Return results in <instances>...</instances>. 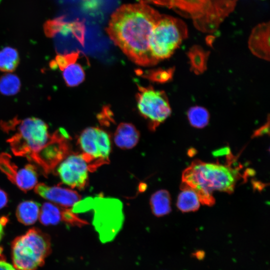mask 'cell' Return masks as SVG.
I'll return each instance as SVG.
<instances>
[{"mask_svg":"<svg viewBox=\"0 0 270 270\" xmlns=\"http://www.w3.org/2000/svg\"><path fill=\"white\" fill-rule=\"evenodd\" d=\"M70 136L66 131L60 128L55 131L46 144L28 158L42 168L45 174L51 172L70 152Z\"/></svg>","mask_w":270,"mask_h":270,"instance_id":"obj_10","label":"cell"},{"mask_svg":"<svg viewBox=\"0 0 270 270\" xmlns=\"http://www.w3.org/2000/svg\"><path fill=\"white\" fill-rule=\"evenodd\" d=\"M71 210L75 214L92 210L93 225L103 242L114 238L124 222L123 204L116 198L88 197L76 203Z\"/></svg>","mask_w":270,"mask_h":270,"instance_id":"obj_4","label":"cell"},{"mask_svg":"<svg viewBox=\"0 0 270 270\" xmlns=\"http://www.w3.org/2000/svg\"><path fill=\"white\" fill-rule=\"evenodd\" d=\"M88 167L82 154L68 155L60 164L58 174L64 184L72 188L84 189L88 182Z\"/></svg>","mask_w":270,"mask_h":270,"instance_id":"obj_11","label":"cell"},{"mask_svg":"<svg viewBox=\"0 0 270 270\" xmlns=\"http://www.w3.org/2000/svg\"><path fill=\"white\" fill-rule=\"evenodd\" d=\"M51 251L50 236L36 228L30 229L12 244V257L16 270H36Z\"/></svg>","mask_w":270,"mask_h":270,"instance_id":"obj_6","label":"cell"},{"mask_svg":"<svg viewBox=\"0 0 270 270\" xmlns=\"http://www.w3.org/2000/svg\"><path fill=\"white\" fill-rule=\"evenodd\" d=\"M64 208H60L51 203L45 202L40 214V220L45 226L55 225L62 221Z\"/></svg>","mask_w":270,"mask_h":270,"instance_id":"obj_21","label":"cell"},{"mask_svg":"<svg viewBox=\"0 0 270 270\" xmlns=\"http://www.w3.org/2000/svg\"><path fill=\"white\" fill-rule=\"evenodd\" d=\"M140 138L139 131L134 125L128 122H121L114 133L116 145L122 150H130L138 144Z\"/></svg>","mask_w":270,"mask_h":270,"instance_id":"obj_14","label":"cell"},{"mask_svg":"<svg viewBox=\"0 0 270 270\" xmlns=\"http://www.w3.org/2000/svg\"><path fill=\"white\" fill-rule=\"evenodd\" d=\"M21 86L18 77L14 74L7 73L0 77V92L5 96L16 94Z\"/></svg>","mask_w":270,"mask_h":270,"instance_id":"obj_24","label":"cell"},{"mask_svg":"<svg viewBox=\"0 0 270 270\" xmlns=\"http://www.w3.org/2000/svg\"><path fill=\"white\" fill-rule=\"evenodd\" d=\"M62 72L63 78L68 86H78L84 80V70L82 65L76 62L68 64Z\"/></svg>","mask_w":270,"mask_h":270,"instance_id":"obj_20","label":"cell"},{"mask_svg":"<svg viewBox=\"0 0 270 270\" xmlns=\"http://www.w3.org/2000/svg\"><path fill=\"white\" fill-rule=\"evenodd\" d=\"M8 202V197L6 192L0 189V209L4 207Z\"/></svg>","mask_w":270,"mask_h":270,"instance_id":"obj_28","label":"cell"},{"mask_svg":"<svg viewBox=\"0 0 270 270\" xmlns=\"http://www.w3.org/2000/svg\"><path fill=\"white\" fill-rule=\"evenodd\" d=\"M0 126L8 134L14 132L7 142L16 156L26 157L27 159L40 150L50 136L46 124L36 118L23 120L14 118L1 122Z\"/></svg>","mask_w":270,"mask_h":270,"instance_id":"obj_5","label":"cell"},{"mask_svg":"<svg viewBox=\"0 0 270 270\" xmlns=\"http://www.w3.org/2000/svg\"><path fill=\"white\" fill-rule=\"evenodd\" d=\"M80 55V52H72L66 54H58L53 62H51V67L58 68L62 71L70 64L77 62Z\"/></svg>","mask_w":270,"mask_h":270,"instance_id":"obj_27","label":"cell"},{"mask_svg":"<svg viewBox=\"0 0 270 270\" xmlns=\"http://www.w3.org/2000/svg\"><path fill=\"white\" fill-rule=\"evenodd\" d=\"M238 169L200 160L192 162L183 172V184L193 189L200 202L208 206L214 202V190L232 193L239 178Z\"/></svg>","mask_w":270,"mask_h":270,"instance_id":"obj_3","label":"cell"},{"mask_svg":"<svg viewBox=\"0 0 270 270\" xmlns=\"http://www.w3.org/2000/svg\"><path fill=\"white\" fill-rule=\"evenodd\" d=\"M270 22L259 24L251 32L248 47L257 57L270 60Z\"/></svg>","mask_w":270,"mask_h":270,"instance_id":"obj_13","label":"cell"},{"mask_svg":"<svg viewBox=\"0 0 270 270\" xmlns=\"http://www.w3.org/2000/svg\"><path fill=\"white\" fill-rule=\"evenodd\" d=\"M188 36L187 26L182 20L162 14L150 37L152 56L158 62L170 58Z\"/></svg>","mask_w":270,"mask_h":270,"instance_id":"obj_7","label":"cell"},{"mask_svg":"<svg viewBox=\"0 0 270 270\" xmlns=\"http://www.w3.org/2000/svg\"><path fill=\"white\" fill-rule=\"evenodd\" d=\"M200 200L196 192L192 188L183 184L180 193L177 206L182 212L196 210L200 206Z\"/></svg>","mask_w":270,"mask_h":270,"instance_id":"obj_17","label":"cell"},{"mask_svg":"<svg viewBox=\"0 0 270 270\" xmlns=\"http://www.w3.org/2000/svg\"><path fill=\"white\" fill-rule=\"evenodd\" d=\"M39 214V204L32 200H26L20 203L16 210L18 220L24 225L34 224L36 221Z\"/></svg>","mask_w":270,"mask_h":270,"instance_id":"obj_16","label":"cell"},{"mask_svg":"<svg viewBox=\"0 0 270 270\" xmlns=\"http://www.w3.org/2000/svg\"><path fill=\"white\" fill-rule=\"evenodd\" d=\"M162 14L147 4H124L112 14L106 31L132 62L140 66H154L158 62L151 54L149 40Z\"/></svg>","mask_w":270,"mask_h":270,"instance_id":"obj_1","label":"cell"},{"mask_svg":"<svg viewBox=\"0 0 270 270\" xmlns=\"http://www.w3.org/2000/svg\"><path fill=\"white\" fill-rule=\"evenodd\" d=\"M0 270H16L10 264L6 262L4 258H0Z\"/></svg>","mask_w":270,"mask_h":270,"instance_id":"obj_29","label":"cell"},{"mask_svg":"<svg viewBox=\"0 0 270 270\" xmlns=\"http://www.w3.org/2000/svg\"><path fill=\"white\" fill-rule=\"evenodd\" d=\"M174 72V68L167 70L158 69L148 71L146 77L154 82L162 83L170 81L172 78Z\"/></svg>","mask_w":270,"mask_h":270,"instance_id":"obj_26","label":"cell"},{"mask_svg":"<svg viewBox=\"0 0 270 270\" xmlns=\"http://www.w3.org/2000/svg\"><path fill=\"white\" fill-rule=\"evenodd\" d=\"M150 204L152 214L157 217L169 214L171 210L170 193L165 190L156 192L150 196Z\"/></svg>","mask_w":270,"mask_h":270,"instance_id":"obj_15","label":"cell"},{"mask_svg":"<svg viewBox=\"0 0 270 270\" xmlns=\"http://www.w3.org/2000/svg\"><path fill=\"white\" fill-rule=\"evenodd\" d=\"M34 192L42 197L64 208H72L82 200L76 191L59 186H51L40 183L36 186Z\"/></svg>","mask_w":270,"mask_h":270,"instance_id":"obj_12","label":"cell"},{"mask_svg":"<svg viewBox=\"0 0 270 270\" xmlns=\"http://www.w3.org/2000/svg\"><path fill=\"white\" fill-rule=\"evenodd\" d=\"M20 62L18 53L16 49L6 46L0 50V70L10 73L14 72Z\"/></svg>","mask_w":270,"mask_h":270,"instance_id":"obj_22","label":"cell"},{"mask_svg":"<svg viewBox=\"0 0 270 270\" xmlns=\"http://www.w3.org/2000/svg\"><path fill=\"white\" fill-rule=\"evenodd\" d=\"M20 169L12 160L10 156L6 153L0 154V170L14 184L19 174Z\"/></svg>","mask_w":270,"mask_h":270,"instance_id":"obj_25","label":"cell"},{"mask_svg":"<svg viewBox=\"0 0 270 270\" xmlns=\"http://www.w3.org/2000/svg\"><path fill=\"white\" fill-rule=\"evenodd\" d=\"M136 94L137 108L140 114L149 123L151 130H155L170 115L172 110L166 94L152 86L138 85Z\"/></svg>","mask_w":270,"mask_h":270,"instance_id":"obj_9","label":"cell"},{"mask_svg":"<svg viewBox=\"0 0 270 270\" xmlns=\"http://www.w3.org/2000/svg\"><path fill=\"white\" fill-rule=\"evenodd\" d=\"M37 182L36 168L34 166L28 164L20 168L14 184L22 190L26 192L32 188Z\"/></svg>","mask_w":270,"mask_h":270,"instance_id":"obj_19","label":"cell"},{"mask_svg":"<svg viewBox=\"0 0 270 270\" xmlns=\"http://www.w3.org/2000/svg\"><path fill=\"white\" fill-rule=\"evenodd\" d=\"M7 222V218H0V241L4 234V226Z\"/></svg>","mask_w":270,"mask_h":270,"instance_id":"obj_31","label":"cell"},{"mask_svg":"<svg viewBox=\"0 0 270 270\" xmlns=\"http://www.w3.org/2000/svg\"><path fill=\"white\" fill-rule=\"evenodd\" d=\"M164 6L190 20L195 28L206 33L216 32L234 10L238 0H137Z\"/></svg>","mask_w":270,"mask_h":270,"instance_id":"obj_2","label":"cell"},{"mask_svg":"<svg viewBox=\"0 0 270 270\" xmlns=\"http://www.w3.org/2000/svg\"><path fill=\"white\" fill-rule=\"evenodd\" d=\"M88 170L94 171L98 166L109 162L111 150L108 134L96 127H88L81 132L78 141Z\"/></svg>","mask_w":270,"mask_h":270,"instance_id":"obj_8","label":"cell"},{"mask_svg":"<svg viewBox=\"0 0 270 270\" xmlns=\"http://www.w3.org/2000/svg\"><path fill=\"white\" fill-rule=\"evenodd\" d=\"M269 119V118H268ZM268 119V121L267 124H266L262 126L260 129L256 130L254 132V136H259L261 134H264L265 133H266L267 131H268V126H269V120Z\"/></svg>","mask_w":270,"mask_h":270,"instance_id":"obj_30","label":"cell"},{"mask_svg":"<svg viewBox=\"0 0 270 270\" xmlns=\"http://www.w3.org/2000/svg\"><path fill=\"white\" fill-rule=\"evenodd\" d=\"M187 116L190 125L196 128H203L209 122L210 114L202 106H194L190 108L187 112Z\"/></svg>","mask_w":270,"mask_h":270,"instance_id":"obj_23","label":"cell"},{"mask_svg":"<svg viewBox=\"0 0 270 270\" xmlns=\"http://www.w3.org/2000/svg\"><path fill=\"white\" fill-rule=\"evenodd\" d=\"M209 53L198 46H194L190 48L188 56L190 61V70L195 74H201L206 70Z\"/></svg>","mask_w":270,"mask_h":270,"instance_id":"obj_18","label":"cell"}]
</instances>
